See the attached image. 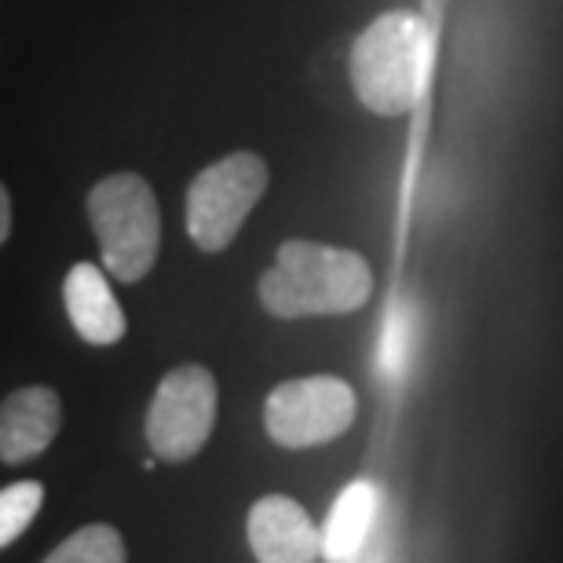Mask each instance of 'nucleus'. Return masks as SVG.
Masks as SVG:
<instances>
[{"instance_id": "f257e3e1", "label": "nucleus", "mask_w": 563, "mask_h": 563, "mask_svg": "<svg viewBox=\"0 0 563 563\" xmlns=\"http://www.w3.org/2000/svg\"><path fill=\"white\" fill-rule=\"evenodd\" d=\"M261 303L275 319L358 311L374 292L369 264L352 250L292 239L278 250L272 272L261 278Z\"/></svg>"}, {"instance_id": "f03ea898", "label": "nucleus", "mask_w": 563, "mask_h": 563, "mask_svg": "<svg viewBox=\"0 0 563 563\" xmlns=\"http://www.w3.org/2000/svg\"><path fill=\"white\" fill-rule=\"evenodd\" d=\"M432 33L413 11H388L358 33L352 48V85L366 110L399 118L424 92Z\"/></svg>"}, {"instance_id": "7ed1b4c3", "label": "nucleus", "mask_w": 563, "mask_h": 563, "mask_svg": "<svg viewBox=\"0 0 563 563\" xmlns=\"http://www.w3.org/2000/svg\"><path fill=\"white\" fill-rule=\"evenodd\" d=\"M88 223L96 231L103 267L118 282L154 272L162 250V209L151 184L136 173H114L88 190Z\"/></svg>"}, {"instance_id": "20e7f679", "label": "nucleus", "mask_w": 563, "mask_h": 563, "mask_svg": "<svg viewBox=\"0 0 563 563\" xmlns=\"http://www.w3.org/2000/svg\"><path fill=\"white\" fill-rule=\"evenodd\" d=\"M267 179L264 157L250 151L201 168L187 190V234L201 253H220L239 239L245 217L264 198Z\"/></svg>"}, {"instance_id": "39448f33", "label": "nucleus", "mask_w": 563, "mask_h": 563, "mask_svg": "<svg viewBox=\"0 0 563 563\" xmlns=\"http://www.w3.org/2000/svg\"><path fill=\"white\" fill-rule=\"evenodd\" d=\"M217 424V377L206 366H176L157 385L146 410V443L162 461H190Z\"/></svg>"}, {"instance_id": "423d86ee", "label": "nucleus", "mask_w": 563, "mask_h": 563, "mask_svg": "<svg viewBox=\"0 0 563 563\" xmlns=\"http://www.w3.org/2000/svg\"><path fill=\"white\" fill-rule=\"evenodd\" d=\"M355 421V391L341 377L282 380L264 402L267 435L286 450L319 446L344 435Z\"/></svg>"}, {"instance_id": "0eeeda50", "label": "nucleus", "mask_w": 563, "mask_h": 563, "mask_svg": "<svg viewBox=\"0 0 563 563\" xmlns=\"http://www.w3.org/2000/svg\"><path fill=\"white\" fill-rule=\"evenodd\" d=\"M250 549L264 563H311L322 560V531L303 505L286 494H267L250 509Z\"/></svg>"}, {"instance_id": "6e6552de", "label": "nucleus", "mask_w": 563, "mask_h": 563, "mask_svg": "<svg viewBox=\"0 0 563 563\" xmlns=\"http://www.w3.org/2000/svg\"><path fill=\"white\" fill-rule=\"evenodd\" d=\"M63 428V402L52 388L30 385L0 402V461L22 465L41 457Z\"/></svg>"}, {"instance_id": "1a4fd4ad", "label": "nucleus", "mask_w": 563, "mask_h": 563, "mask_svg": "<svg viewBox=\"0 0 563 563\" xmlns=\"http://www.w3.org/2000/svg\"><path fill=\"white\" fill-rule=\"evenodd\" d=\"M63 300H66V314H70L74 330L81 341L96 344V347H110L125 336L129 322L125 311L110 289L107 275L99 272L96 264H74L70 275L63 282Z\"/></svg>"}, {"instance_id": "9d476101", "label": "nucleus", "mask_w": 563, "mask_h": 563, "mask_svg": "<svg viewBox=\"0 0 563 563\" xmlns=\"http://www.w3.org/2000/svg\"><path fill=\"white\" fill-rule=\"evenodd\" d=\"M377 509H380V494L374 483H366V479L347 483L341 490V498L333 501L330 523H325V531H322V556L333 563L358 560L369 527L377 520Z\"/></svg>"}, {"instance_id": "9b49d317", "label": "nucleus", "mask_w": 563, "mask_h": 563, "mask_svg": "<svg viewBox=\"0 0 563 563\" xmlns=\"http://www.w3.org/2000/svg\"><path fill=\"white\" fill-rule=\"evenodd\" d=\"M129 556L125 538L110 523H88L48 553V563H121Z\"/></svg>"}, {"instance_id": "f8f14e48", "label": "nucleus", "mask_w": 563, "mask_h": 563, "mask_svg": "<svg viewBox=\"0 0 563 563\" xmlns=\"http://www.w3.org/2000/svg\"><path fill=\"white\" fill-rule=\"evenodd\" d=\"M44 505V487L37 479H22L0 490V549L19 542L26 534V527L37 520Z\"/></svg>"}, {"instance_id": "ddd939ff", "label": "nucleus", "mask_w": 563, "mask_h": 563, "mask_svg": "<svg viewBox=\"0 0 563 563\" xmlns=\"http://www.w3.org/2000/svg\"><path fill=\"white\" fill-rule=\"evenodd\" d=\"M407 341H410V322H407V314L399 311L385 330V366L391 369L402 366V347H407Z\"/></svg>"}, {"instance_id": "4468645a", "label": "nucleus", "mask_w": 563, "mask_h": 563, "mask_svg": "<svg viewBox=\"0 0 563 563\" xmlns=\"http://www.w3.org/2000/svg\"><path fill=\"white\" fill-rule=\"evenodd\" d=\"M11 234V198H8V187L0 184V245L8 242Z\"/></svg>"}]
</instances>
